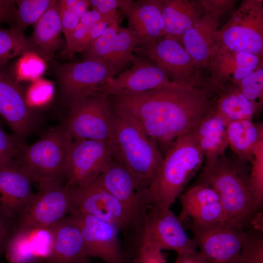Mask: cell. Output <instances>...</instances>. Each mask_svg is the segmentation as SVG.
<instances>
[{"instance_id": "7c38bea8", "label": "cell", "mask_w": 263, "mask_h": 263, "mask_svg": "<svg viewBox=\"0 0 263 263\" xmlns=\"http://www.w3.org/2000/svg\"><path fill=\"white\" fill-rule=\"evenodd\" d=\"M76 209L114 225L118 229L137 219L103 186L99 176L75 187Z\"/></svg>"}, {"instance_id": "e575fe53", "label": "cell", "mask_w": 263, "mask_h": 263, "mask_svg": "<svg viewBox=\"0 0 263 263\" xmlns=\"http://www.w3.org/2000/svg\"><path fill=\"white\" fill-rule=\"evenodd\" d=\"M234 84L247 99L261 108L263 101V66Z\"/></svg>"}, {"instance_id": "8992f818", "label": "cell", "mask_w": 263, "mask_h": 263, "mask_svg": "<svg viewBox=\"0 0 263 263\" xmlns=\"http://www.w3.org/2000/svg\"><path fill=\"white\" fill-rule=\"evenodd\" d=\"M216 47L263 56V0H243L218 30Z\"/></svg>"}, {"instance_id": "f35d334b", "label": "cell", "mask_w": 263, "mask_h": 263, "mask_svg": "<svg viewBox=\"0 0 263 263\" xmlns=\"http://www.w3.org/2000/svg\"><path fill=\"white\" fill-rule=\"evenodd\" d=\"M133 263H167V260L161 250L142 241Z\"/></svg>"}, {"instance_id": "ffe728a7", "label": "cell", "mask_w": 263, "mask_h": 263, "mask_svg": "<svg viewBox=\"0 0 263 263\" xmlns=\"http://www.w3.org/2000/svg\"><path fill=\"white\" fill-rule=\"evenodd\" d=\"M104 188L135 215L141 218L149 208L143 188L134 176L113 158L99 175Z\"/></svg>"}, {"instance_id": "60d3db41", "label": "cell", "mask_w": 263, "mask_h": 263, "mask_svg": "<svg viewBox=\"0 0 263 263\" xmlns=\"http://www.w3.org/2000/svg\"><path fill=\"white\" fill-rule=\"evenodd\" d=\"M62 31L66 40L70 33L79 23L80 18L65 4L63 0H58Z\"/></svg>"}, {"instance_id": "4dcf8cb0", "label": "cell", "mask_w": 263, "mask_h": 263, "mask_svg": "<svg viewBox=\"0 0 263 263\" xmlns=\"http://www.w3.org/2000/svg\"><path fill=\"white\" fill-rule=\"evenodd\" d=\"M29 52L36 53L42 57H46L34 39L26 37L15 27L0 29V66Z\"/></svg>"}, {"instance_id": "ab89813d", "label": "cell", "mask_w": 263, "mask_h": 263, "mask_svg": "<svg viewBox=\"0 0 263 263\" xmlns=\"http://www.w3.org/2000/svg\"><path fill=\"white\" fill-rule=\"evenodd\" d=\"M16 228V219L0 207V257Z\"/></svg>"}, {"instance_id": "e0dca14e", "label": "cell", "mask_w": 263, "mask_h": 263, "mask_svg": "<svg viewBox=\"0 0 263 263\" xmlns=\"http://www.w3.org/2000/svg\"><path fill=\"white\" fill-rule=\"evenodd\" d=\"M69 215L81 231L89 257H98L105 263H124L114 225L77 210Z\"/></svg>"}, {"instance_id": "7dc6e473", "label": "cell", "mask_w": 263, "mask_h": 263, "mask_svg": "<svg viewBox=\"0 0 263 263\" xmlns=\"http://www.w3.org/2000/svg\"><path fill=\"white\" fill-rule=\"evenodd\" d=\"M66 6L79 18L88 11L89 0H63Z\"/></svg>"}, {"instance_id": "7402d4cb", "label": "cell", "mask_w": 263, "mask_h": 263, "mask_svg": "<svg viewBox=\"0 0 263 263\" xmlns=\"http://www.w3.org/2000/svg\"><path fill=\"white\" fill-rule=\"evenodd\" d=\"M121 13L140 40L138 46L153 45L166 35L159 0H123Z\"/></svg>"}, {"instance_id": "f546056e", "label": "cell", "mask_w": 263, "mask_h": 263, "mask_svg": "<svg viewBox=\"0 0 263 263\" xmlns=\"http://www.w3.org/2000/svg\"><path fill=\"white\" fill-rule=\"evenodd\" d=\"M61 22L58 0L52 4L35 23L34 40L47 57L53 56L61 42Z\"/></svg>"}, {"instance_id": "30bf717a", "label": "cell", "mask_w": 263, "mask_h": 263, "mask_svg": "<svg viewBox=\"0 0 263 263\" xmlns=\"http://www.w3.org/2000/svg\"><path fill=\"white\" fill-rule=\"evenodd\" d=\"M187 225L207 263H237L246 236L244 228L228 223L205 226L189 222Z\"/></svg>"}, {"instance_id": "d4e9b609", "label": "cell", "mask_w": 263, "mask_h": 263, "mask_svg": "<svg viewBox=\"0 0 263 263\" xmlns=\"http://www.w3.org/2000/svg\"><path fill=\"white\" fill-rule=\"evenodd\" d=\"M54 241L49 263H90L81 231L69 215L53 227Z\"/></svg>"}, {"instance_id": "5bb4252c", "label": "cell", "mask_w": 263, "mask_h": 263, "mask_svg": "<svg viewBox=\"0 0 263 263\" xmlns=\"http://www.w3.org/2000/svg\"><path fill=\"white\" fill-rule=\"evenodd\" d=\"M149 209L143 217L142 241L161 251L171 250L177 254L197 251L194 240L188 237L183 224L169 208Z\"/></svg>"}, {"instance_id": "2e32d148", "label": "cell", "mask_w": 263, "mask_h": 263, "mask_svg": "<svg viewBox=\"0 0 263 263\" xmlns=\"http://www.w3.org/2000/svg\"><path fill=\"white\" fill-rule=\"evenodd\" d=\"M132 66L110 78L96 93L107 96L140 93L169 86L172 83L164 71L149 58L136 55Z\"/></svg>"}, {"instance_id": "52a82bcc", "label": "cell", "mask_w": 263, "mask_h": 263, "mask_svg": "<svg viewBox=\"0 0 263 263\" xmlns=\"http://www.w3.org/2000/svg\"><path fill=\"white\" fill-rule=\"evenodd\" d=\"M135 55L153 61L172 83L204 90L202 71L177 40L165 36L153 45L137 46Z\"/></svg>"}, {"instance_id": "836d02e7", "label": "cell", "mask_w": 263, "mask_h": 263, "mask_svg": "<svg viewBox=\"0 0 263 263\" xmlns=\"http://www.w3.org/2000/svg\"><path fill=\"white\" fill-rule=\"evenodd\" d=\"M237 263H263V235L261 228L256 227L246 231Z\"/></svg>"}, {"instance_id": "f1b7e54d", "label": "cell", "mask_w": 263, "mask_h": 263, "mask_svg": "<svg viewBox=\"0 0 263 263\" xmlns=\"http://www.w3.org/2000/svg\"><path fill=\"white\" fill-rule=\"evenodd\" d=\"M260 108L247 99L238 86L228 81L217 94L215 112L225 122L252 120Z\"/></svg>"}, {"instance_id": "d6986e66", "label": "cell", "mask_w": 263, "mask_h": 263, "mask_svg": "<svg viewBox=\"0 0 263 263\" xmlns=\"http://www.w3.org/2000/svg\"><path fill=\"white\" fill-rule=\"evenodd\" d=\"M3 65L0 66V114L20 140L32 129L34 116L22 88Z\"/></svg>"}, {"instance_id": "9c48e42d", "label": "cell", "mask_w": 263, "mask_h": 263, "mask_svg": "<svg viewBox=\"0 0 263 263\" xmlns=\"http://www.w3.org/2000/svg\"><path fill=\"white\" fill-rule=\"evenodd\" d=\"M70 105L63 124L73 139L108 143L112 132L113 111L107 95L96 93Z\"/></svg>"}, {"instance_id": "9a60e30c", "label": "cell", "mask_w": 263, "mask_h": 263, "mask_svg": "<svg viewBox=\"0 0 263 263\" xmlns=\"http://www.w3.org/2000/svg\"><path fill=\"white\" fill-rule=\"evenodd\" d=\"M112 159L108 142L73 139L68 157L65 186L75 187L96 178Z\"/></svg>"}, {"instance_id": "8fae6325", "label": "cell", "mask_w": 263, "mask_h": 263, "mask_svg": "<svg viewBox=\"0 0 263 263\" xmlns=\"http://www.w3.org/2000/svg\"><path fill=\"white\" fill-rule=\"evenodd\" d=\"M139 43L136 34L129 28L121 27L117 20L83 52L85 59L101 62L119 73L136 59L135 50Z\"/></svg>"}, {"instance_id": "74e56055", "label": "cell", "mask_w": 263, "mask_h": 263, "mask_svg": "<svg viewBox=\"0 0 263 263\" xmlns=\"http://www.w3.org/2000/svg\"><path fill=\"white\" fill-rule=\"evenodd\" d=\"M23 147L19 139L6 133L0 127V166L15 159Z\"/></svg>"}, {"instance_id": "d6a6232c", "label": "cell", "mask_w": 263, "mask_h": 263, "mask_svg": "<svg viewBox=\"0 0 263 263\" xmlns=\"http://www.w3.org/2000/svg\"><path fill=\"white\" fill-rule=\"evenodd\" d=\"M248 184L251 196L257 211L263 203V140L255 148L253 156L250 162Z\"/></svg>"}, {"instance_id": "bcb514c9", "label": "cell", "mask_w": 263, "mask_h": 263, "mask_svg": "<svg viewBox=\"0 0 263 263\" xmlns=\"http://www.w3.org/2000/svg\"><path fill=\"white\" fill-rule=\"evenodd\" d=\"M174 263H207L204 255L197 251L177 254Z\"/></svg>"}, {"instance_id": "4316f807", "label": "cell", "mask_w": 263, "mask_h": 263, "mask_svg": "<svg viewBox=\"0 0 263 263\" xmlns=\"http://www.w3.org/2000/svg\"><path fill=\"white\" fill-rule=\"evenodd\" d=\"M205 159V166L214 163L228 146L225 122L214 111L201 121L193 131Z\"/></svg>"}, {"instance_id": "4fadbf2b", "label": "cell", "mask_w": 263, "mask_h": 263, "mask_svg": "<svg viewBox=\"0 0 263 263\" xmlns=\"http://www.w3.org/2000/svg\"><path fill=\"white\" fill-rule=\"evenodd\" d=\"M59 73L63 94L71 105L96 93L110 78L119 73L101 62L84 59L64 64Z\"/></svg>"}, {"instance_id": "6da1fadb", "label": "cell", "mask_w": 263, "mask_h": 263, "mask_svg": "<svg viewBox=\"0 0 263 263\" xmlns=\"http://www.w3.org/2000/svg\"><path fill=\"white\" fill-rule=\"evenodd\" d=\"M108 98L113 111L154 140L164 156L177 137L192 132L215 110L217 95L172 83L157 89Z\"/></svg>"}, {"instance_id": "83f0119b", "label": "cell", "mask_w": 263, "mask_h": 263, "mask_svg": "<svg viewBox=\"0 0 263 263\" xmlns=\"http://www.w3.org/2000/svg\"><path fill=\"white\" fill-rule=\"evenodd\" d=\"M228 146L235 155L250 162L258 143L263 140V124L243 119L225 122Z\"/></svg>"}, {"instance_id": "7bdbcfd3", "label": "cell", "mask_w": 263, "mask_h": 263, "mask_svg": "<svg viewBox=\"0 0 263 263\" xmlns=\"http://www.w3.org/2000/svg\"><path fill=\"white\" fill-rule=\"evenodd\" d=\"M16 0H0V23L15 25Z\"/></svg>"}, {"instance_id": "cb8c5ba5", "label": "cell", "mask_w": 263, "mask_h": 263, "mask_svg": "<svg viewBox=\"0 0 263 263\" xmlns=\"http://www.w3.org/2000/svg\"><path fill=\"white\" fill-rule=\"evenodd\" d=\"M229 10L206 12L182 37V44L203 72L215 48L221 18Z\"/></svg>"}, {"instance_id": "ba28073f", "label": "cell", "mask_w": 263, "mask_h": 263, "mask_svg": "<svg viewBox=\"0 0 263 263\" xmlns=\"http://www.w3.org/2000/svg\"><path fill=\"white\" fill-rule=\"evenodd\" d=\"M76 209L75 187L61 184L39 185L25 211L16 219V228H52Z\"/></svg>"}, {"instance_id": "ac0fdd59", "label": "cell", "mask_w": 263, "mask_h": 263, "mask_svg": "<svg viewBox=\"0 0 263 263\" xmlns=\"http://www.w3.org/2000/svg\"><path fill=\"white\" fill-rule=\"evenodd\" d=\"M182 209L178 218L199 225H213L227 222L226 214L216 191L198 184L180 195Z\"/></svg>"}, {"instance_id": "603a6c76", "label": "cell", "mask_w": 263, "mask_h": 263, "mask_svg": "<svg viewBox=\"0 0 263 263\" xmlns=\"http://www.w3.org/2000/svg\"><path fill=\"white\" fill-rule=\"evenodd\" d=\"M54 241L53 227L15 229L5 249L9 263L48 262Z\"/></svg>"}, {"instance_id": "5b68a950", "label": "cell", "mask_w": 263, "mask_h": 263, "mask_svg": "<svg viewBox=\"0 0 263 263\" xmlns=\"http://www.w3.org/2000/svg\"><path fill=\"white\" fill-rule=\"evenodd\" d=\"M73 140L64 124H61L33 144L23 146L15 160L39 185H64Z\"/></svg>"}, {"instance_id": "7a4b0ae2", "label": "cell", "mask_w": 263, "mask_h": 263, "mask_svg": "<svg viewBox=\"0 0 263 263\" xmlns=\"http://www.w3.org/2000/svg\"><path fill=\"white\" fill-rule=\"evenodd\" d=\"M204 159L193 131L177 137L146 190L150 208L169 209L199 170Z\"/></svg>"}, {"instance_id": "1f68e13d", "label": "cell", "mask_w": 263, "mask_h": 263, "mask_svg": "<svg viewBox=\"0 0 263 263\" xmlns=\"http://www.w3.org/2000/svg\"><path fill=\"white\" fill-rule=\"evenodd\" d=\"M53 0H19L15 15L14 27L23 31L28 26L35 24L48 9Z\"/></svg>"}, {"instance_id": "8d00e7d4", "label": "cell", "mask_w": 263, "mask_h": 263, "mask_svg": "<svg viewBox=\"0 0 263 263\" xmlns=\"http://www.w3.org/2000/svg\"><path fill=\"white\" fill-rule=\"evenodd\" d=\"M235 59L236 69L229 81L234 83L263 66V56L250 53H236Z\"/></svg>"}, {"instance_id": "c3c4849f", "label": "cell", "mask_w": 263, "mask_h": 263, "mask_svg": "<svg viewBox=\"0 0 263 263\" xmlns=\"http://www.w3.org/2000/svg\"><path fill=\"white\" fill-rule=\"evenodd\" d=\"M107 14H102L93 9L88 10L81 17L79 22L86 26L92 27L101 21Z\"/></svg>"}, {"instance_id": "f6af8a7d", "label": "cell", "mask_w": 263, "mask_h": 263, "mask_svg": "<svg viewBox=\"0 0 263 263\" xmlns=\"http://www.w3.org/2000/svg\"><path fill=\"white\" fill-rule=\"evenodd\" d=\"M205 12H212L219 9L230 10L236 0H200Z\"/></svg>"}, {"instance_id": "44dd1931", "label": "cell", "mask_w": 263, "mask_h": 263, "mask_svg": "<svg viewBox=\"0 0 263 263\" xmlns=\"http://www.w3.org/2000/svg\"><path fill=\"white\" fill-rule=\"evenodd\" d=\"M31 176L15 160L0 166V207L17 219L29 206L34 194Z\"/></svg>"}, {"instance_id": "3957f363", "label": "cell", "mask_w": 263, "mask_h": 263, "mask_svg": "<svg viewBox=\"0 0 263 263\" xmlns=\"http://www.w3.org/2000/svg\"><path fill=\"white\" fill-rule=\"evenodd\" d=\"M249 173L247 162L224 153L212 164L205 166L196 184L213 188L220 197L227 222L243 228L257 212L249 190Z\"/></svg>"}, {"instance_id": "d590c367", "label": "cell", "mask_w": 263, "mask_h": 263, "mask_svg": "<svg viewBox=\"0 0 263 263\" xmlns=\"http://www.w3.org/2000/svg\"><path fill=\"white\" fill-rule=\"evenodd\" d=\"M17 64V75L19 79H38L44 72L45 65L42 57L34 52L22 56Z\"/></svg>"}, {"instance_id": "277c9868", "label": "cell", "mask_w": 263, "mask_h": 263, "mask_svg": "<svg viewBox=\"0 0 263 263\" xmlns=\"http://www.w3.org/2000/svg\"><path fill=\"white\" fill-rule=\"evenodd\" d=\"M108 144L112 158L126 168L147 189L164 158L155 142L136 125L113 111L112 132Z\"/></svg>"}, {"instance_id": "484cf974", "label": "cell", "mask_w": 263, "mask_h": 263, "mask_svg": "<svg viewBox=\"0 0 263 263\" xmlns=\"http://www.w3.org/2000/svg\"><path fill=\"white\" fill-rule=\"evenodd\" d=\"M159 4L165 36L180 43L184 34L206 13L200 0H159Z\"/></svg>"}, {"instance_id": "b9f144b4", "label": "cell", "mask_w": 263, "mask_h": 263, "mask_svg": "<svg viewBox=\"0 0 263 263\" xmlns=\"http://www.w3.org/2000/svg\"><path fill=\"white\" fill-rule=\"evenodd\" d=\"M91 27L85 26L80 22L70 33L66 40V52L70 57L77 53V49Z\"/></svg>"}, {"instance_id": "ee69618b", "label": "cell", "mask_w": 263, "mask_h": 263, "mask_svg": "<svg viewBox=\"0 0 263 263\" xmlns=\"http://www.w3.org/2000/svg\"><path fill=\"white\" fill-rule=\"evenodd\" d=\"M92 9L102 14H107L117 10L121 6L123 0H89Z\"/></svg>"}]
</instances>
